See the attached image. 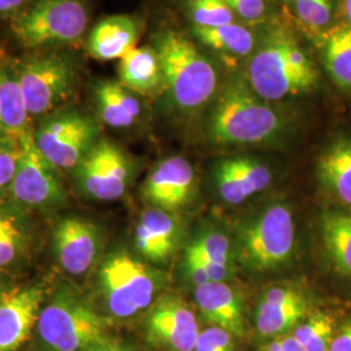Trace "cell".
Returning <instances> with one entry per match:
<instances>
[{"mask_svg": "<svg viewBox=\"0 0 351 351\" xmlns=\"http://www.w3.org/2000/svg\"><path fill=\"white\" fill-rule=\"evenodd\" d=\"M326 258L339 276L351 278V207L324 210L319 219Z\"/></svg>", "mask_w": 351, "mask_h": 351, "instance_id": "24", "label": "cell"}, {"mask_svg": "<svg viewBox=\"0 0 351 351\" xmlns=\"http://www.w3.org/2000/svg\"><path fill=\"white\" fill-rule=\"evenodd\" d=\"M281 14L314 42L339 21V0H278Z\"/></svg>", "mask_w": 351, "mask_h": 351, "instance_id": "27", "label": "cell"}, {"mask_svg": "<svg viewBox=\"0 0 351 351\" xmlns=\"http://www.w3.org/2000/svg\"><path fill=\"white\" fill-rule=\"evenodd\" d=\"M46 295L45 285H33L11 289L0 300V351H17L25 345Z\"/></svg>", "mask_w": 351, "mask_h": 351, "instance_id": "14", "label": "cell"}, {"mask_svg": "<svg viewBox=\"0 0 351 351\" xmlns=\"http://www.w3.org/2000/svg\"><path fill=\"white\" fill-rule=\"evenodd\" d=\"M241 71L262 98L277 104L313 94L322 81L303 36L282 14L264 24L256 49Z\"/></svg>", "mask_w": 351, "mask_h": 351, "instance_id": "2", "label": "cell"}, {"mask_svg": "<svg viewBox=\"0 0 351 351\" xmlns=\"http://www.w3.org/2000/svg\"><path fill=\"white\" fill-rule=\"evenodd\" d=\"M30 129L16 65L0 59V137H21Z\"/></svg>", "mask_w": 351, "mask_h": 351, "instance_id": "28", "label": "cell"}, {"mask_svg": "<svg viewBox=\"0 0 351 351\" xmlns=\"http://www.w3.org/2000/svg\"><path fill=\"white\" fill-rule=\"evenodd\" d=\"M226 3L239 21L249 25H263L281 14L280 5L267 0H226Z\"/></svg>", "mask_w": 351, "mask_h": 351, "instance_id": "33", "label": "cell"}, {"mask_svg": "<svg viewBox=\"0 0 351 351\" xmlns=\"http://www.w3.org/2000/svg\"><path fill=\"white\" fill-rule=\"evenodd\" d=\"M107 323L82 295L62 287L42 307L38 336L47 351H85L104 339Z\"/></svg>", "mask_w": 351, "mask_h": 351, "instance_id": "5", "label": "cell"}, {"mask_svg": "<svg viewBox=\"0 0 351 351\" xmlns=\"http://www.w3.org/2000/svg\"><path fill=\"white\" fill-rule=\"evenodd\" d=\"M3 190H4V188H3V186H0V195H1V193H3Z\"/></svg>", "mask_w": 351, "mask_h": 351, "instance_id": "44", "label": "cell"}, {"mask_svg": "<svg viewBox=\"0 0 351 351\" xmlns=\"http://www.w3.org/2000/svg\"><path fill=\"white\" fill-rule=\"evenodd\" d=\"M85 351H126L124 348H121L120 345L107 341V339H101L99 342H97L95 345L90 346Z\"/></svg>", "mask_w": 351, "mask_h": 351, "instance_id": "39", "label": "cell"}, {"mask_svg": "<svg viewBox=\"0 0 351 351\" xmlns=\"http://www.w3.org/2000/svg\"><path fill=\"white\" fill-rule=\"evenodd\" d=\"M180 226L173 213L152 207L141 215L134 242L139 254L154 263H163L175 252Z\"/></svg>", "mask_w": 351, "mask_h": 351, "instance_id": "20", "label": "cell"}, {"mask_svg": "<svg viewBox=\"0 0 351 351\" xmlns=\"http://www.w3.org/2000/svg\"><path fill=\"white\" fill-rule=\"evenodd\" d=\"M142 32V20L134 14L106 16L90 30L86 50L98 62L120 60L137 47Z\"/></svg>", "mask_w": 351, "mask_h": 351, "instance_id": "19", "label": "cell"}, {"mask_svg": "<svg viewBox=\"0 0 351 351\" xmlns=\"http://www.w3.org/2000/svg\"><path fill=\"white\" fill-rule=\"evenodd\" d=\"M21 137H0V186L3 188L11 185L16 173L23 152Z\"/></svg>", "mask_w": 351, "mask_h": 351, "instance_id": "34", "label": "cell"}, {"mask_svg": "<svg viewBox=\"0 0 351 351\" xmlns=\"http://www.w3.org/2000/svg\"><path fill=\"white\" fill-rule=\"evenodd\" d=\"M119 82L142 97L159 95L164 91L162 62L158 51L149 43L137 46L119 60Z\"/></svg>", "mask_w": 351, "mask_h": 351, "instance_id": "23", "label": "cell"}, {"mask_svg": "<svg viewBox=\"0 0 351 351\" xmlns=\"http://www.w3.org/2000/svg\"><path fill=\"white\" fill-rule=\"evenodd\" d=\"M23 152L10 189L14 201L32 208H51L65 201L58 169L38 150L30 129L21 137Z\"/></svg>", "mask_w": 351, "mask_h": 351, "instance_id": "10", "label": "cell"}, {"mask_svg": "<svg viewBox=\"0 0 351 351\" xmlns=\"http://www.w3.org/2000/svg\"><path fill=\"white\" fill-rule=\"evenodd\" d=\"M53 249L65 272L72 276H82L98 258L101 249L99 230L85 219L64 217L55 226Z\"/></svg>", "mask_w": 351, "mask_h": 351, "instance_id": "15", "label": "cell"}, {"mask_svg": "<svg viewBox=\"0 0 351 351\" xmlns=\"http://www.w3.org/2000/svg\"><path fill=\"white\" fill-rule=\"evenodd\" d=\"M351 27V0H339V21Z\"/></svg>", "mask_w": 351, "mask_h": 351, "instance_id": "38", "label": "cell"}, {"mask_svg": "<svg viewBox=\"0 0 351 351\" xmlns=\"http://www.w3.org/2000/svg\"><path fill=\"white\" fill-rule=\"evenodd\" d=\"M194 351H234L233 336L221 328L210 326L199 333Z\"/></svg>", "mask_w": 351, "mask_h": 351, "instance_id": "35", "label": "cell"}, {"mask_svg": "<svg viewBox=\"0 0 351 351\" xmlns=\"http://www.w3.org/2000/svg\"><path fill=\"white\" fill-rule=\"evenodd\" d=\"M194 298L208 324L224 329L233 337L245 335L242 303L237 293L226 282H207L195 287Z\"/></svg>", "mask_w": 351, "mask_h": 351, "instance_id": "22", "label": "cell"}, {"mask_svg": "<svg viewBox=\"0 0 351 351\" xmlns=\"http://www.w3.org/2000/svg\"><path fill=\"white\" fill-rule=\"evenodd\" d=\"M336 320L326 313H315L295 326L293 337L297 339L306 351H329L335 337Z\"/></svg>", "mask_w": 351, "mask_h": 351, "instance_id": "29", "label": "cell"}, {"mask_svg": "<svg viewBox=\"0 0 351 351\" xmlns=\"http://www.w3.org/2000/svg\"><path fill=\"white\" fill-rule=\"evenodd\" d=\"M267 1H269V3H274V4H277V5H280V1H278V0H267Z\"/></svg>", "mask_w": 351, "mask_h": 351, "instance_id": "43", "label": "cell"}, {"mask_svg": "<svg viewBox=\"0 0 351 351\" xmlns=\"http://www.w3.org/2000/svg\"><path fill=\"white\" fill-rule=\"evenodd\" d=\"M14 65L30 117L47 116L73 97L78 68L68 53L37 51Z\"/></svg>", "mask_w": 351, "mask_h": 351, "instance_id": "7", "label": "cell"}, {"mask_svg": "<svg viewBox=\"0 0 351 351\" xmlns=\"http://www.w3.org/2000/svg\"><path fill=\"white\" fill-rule=\"evenodd\" d=\"M86 0H32L12 17L13 36L27 50H59L75 46L86 34Z\"/></svg>", "mask_w": 351, "mask_h": 351, "instance_id": "4", "label": "cell"}, {"mask_svg": "<svg viewBox=\"0 0 351 351\" xmlns=\"http://www.w3.org/2000/svg\"><path fill=\"white\" fill-rule=\"evenodd\" d=\"M25 246V229L21 217L0 207V268L8 267L20 256Z\"/></svg>", "mask_w": 351, "mask_h": 351, "instance_id": "30", "label": "cell"}, {"mask_svg": "<svg viewBox=\"0 0 351 351\" xmlns=\"http://www.w3.org/2000/svg\"><path fill=\"white\" fill-rule=\"evenodd\" d=\"M329 351H351V319L336 332Z\"/></svg>", "mask_w": 351, "mask_h": 351, "instance_id": "36", "label": "cell"}, {"mask_svg": "<svg viewBox=\"0 0 351 351\" xmlns=\"http://www.w3.org/2000/svg\"><path fill=\"white\" fill-rule=\"evenodd\" d=\"M94 95L101 121L113 129L130 128L138 121L142 114V103L138 95L123 86L119 81H99Z\"/></svg>", "mask_w": 351, "mask_h": 351, "instance_id": "26", "label": "cell"}, {"mask_svg": "<svg viewBox=\"0 0 351 351\" xmlns=\"http://www.w3.org/2000/svg\"><path fill=\"white\" fill-rule=\"evenodd\" d=\"M38 150L56 169H75L99 139L97 121L80 110L47 114L33 130Z\"/></svg>", "mask_w": 351, "mask_h": 351, "instance_id": "8", "label": "cell"}, {"mask_svg": "<svg viewBox=\"0 0 351 351\" xmlns=\"http://www.w3.org/2000/svg\"><path fill=\"white\" fill-rule=\"evenodd\" d=\"M32 0H0V17H11L21 12Z\"/></svg>", "mask_w": 351, "mask_h": 351, "instance_id": "37", "label": "cell"}, {"mask_svg": "<svg viewBox=\"0 0 351 351\" xmlns=\"http://www.w3.org/2000/svg\"><path fill=\"white\" fill-rule=\"evenodd\" d=\"M263 25L237 21L217 27L190 26V34L228 72H233L241 71L250 59L261 40Z\"/></svg>", "mask_w": 351, "mask_h": 351, "instance_id": "13", "label": "cell"}, {"mask_svg": "<svg viewBox=\"0 0 351 351\" xmlns=\"http://www.w3.org/2000/svg\"><path fill=\"white\" fill-rule=\"evenodd\" d=\"M185 252L213 263L229 264L232 245L226 234L220 232L206 230L191 241Z\"/></svg>", "mask_w": 351, "mask_h": 351, "instance_id": "32", "label": "cell"}, {"mask_svg": "<svg viewBox=\"0 0 351 351\" xmlns=\"http://www.w3.org/2000/svg\"><path fill=\"white\" fill-rule=\"evenodd\" d=\"M262 351H284V339H276L269 342Z\"/></svg>", "mask_w": 351, "mask_h": 351, "instance_id": "41", "label": "cell"}, {"mask_svg": "<svg viewBox=\"0 0 351 351\" xmlns=\"http://www.w3.org/2000/svg\"><path fill=\"white\" fill-rule=\"evenodd\" d=\"M98 282L108 313L119 319L149 308L158 290L155 274L126 252H114L104 261Z\"/></svg>", "mask_w": 351, "mask_h": 351, "instance_id": "9", "label": "cell"}, {"mask_svg": "<svg viewBox=\"0 0 351 351\" xmlns=\"http://www.w3.org/2000/svg\"><path fill=\"white\" fill-rule=\"evenodd\" d=\"M213 177L223 201L241 204L268 188L274 173L262 160L254 156L237 155L216 164Z\"/></svg>", "mask_w": 351, "mask_h": 351, "instance_id": "17", "label": "cell"}, {"mask_svg": "<svg viewBox=\"0 0 351 351\" xmlns=\"http://www.w3.org/2000/svg\"><path fill=\"white\" fill-rule=\"evenodd\" d=\"M195 173L182 156H171L156 164L143 185V197L152 207L175 213L193 195Z\"/></svg>", "mask_w": 351, "mask_h": 351, "instance_id": "16", "label": "cell"}, {"mask_svg": "<svg viewBox=\"0 0 351 351\" xmlns=\"http://www.w3.org/2000/svg\"><path fill=\"white\" fill-rule=\"evenodd\" d=\"M282 339H284V351H306L301 343L293 336L284 337Z\"/></svg>", "mask_w": 351, "mask_h": 351, "instance_id": "40", "label": "cell"}, {"mask_svg": "<svg viewBox=\"0 0 351 351\" xmlns=\"http://www.w3.org/2000/svg\"><path fill=\"white\" fill-rule=\"evenodd\" d=\"M132 164L119 145L99 138L75 168L77 184L90 198L116 201L124 195Z\"/></svg>", "mask_w": 351, "mask_h": 351, "instance_id": "11", "label": "cell"}, {"mask_svg": "<svg viewBox=\"0 0 351 351\" xmlns=\"http://www.w3.org/2000/svg\"><path fill=\"white\" fill-rule=\"evenodd\" d=\"M150 43L162 62L163 94L171 110L189 119L206 113L224 82L223 65L193 37L172 27L156 32Z\"/></svg>", "mask_w": 351, "mask_h": 351, "instance_id": "3", "label": "cell"}, {"mask_svg": "<svg viewBox=\"0 0 351 351\" xmlns=\"http://www.w3.org/2000/svg\"><path fill=\"white\" fill-rule=\"evenodd\" d=\"M320 188L342 207H351V136H337L316 162Z\"/></svg>", "mask_w": 351, "mask_h": 351, "instance_id": "21", "label": "cell"}, {"mask_svg": "<svg viewBox=\"0 0 351 351\" xmlns=\"http://www.w3.org/2000/svg\"><path fill=\"white\" fill-rule=\"evenodd\" d=\"M294 129L291 112L262 98L242 71L226 73L204 116L206 136L217 146H275Z\"/></svg>", "mask_w": 351, "mask_h": 351, "instance_id": "1", "label": "cell"}, {"mask_svg": "<svg viewBox=\"0 0 351 351\" xmlns=\"http://www.w3.org/2000/svg\"><path fill=\"white\" fill-rule=\"evenodd\" d=\"M10 290H11V289L7 288V287L0 281V300H1Z\"/></svg>", "mask_w": 351, "mask_h": 351, "instance_id": "42", "label": "cell"}, {"mask_svg": "<svg viewBox=\"0 0 351 351\" xmlns=\"http://www.w3.org/2000/svg\"><path fill=\"white\" fill-rule=\"evenodd\" d=\"M317 62L342 91H351V27L337 23L314 42Z\"/></svg>", "mask_w": 351, "mask_h": 351, "instance_id": "25", "label": "cell"}, {"mask_svg": "<svg viewBox=\"0 0 351 351\" xmlns=\"http://www.w3.org/2000/svg\"><path fill=\"white\" fill-rule=\"evenodd\" d=\"M308 311L310 303L301 290L293 287H274L258 302L256 330L263 337L282 335L300 326Z\"/></svg>", "mask_w": 351, "mask_h": 351, "instance_id": "18", "label": "cell"}, {"mask_svg": "<svg viewBox=\"0 0 351 351\" xmlns=\"http://www.w3.org/2000/svg\"><path fill=\"white\" fill-rule=\"evenodd\" d=\"M145 330L150 343L167 351H194L201 333L193 310L176 295H164L151 307Z\"/></svg>", "mask_w": 351, "mask_h": 351, "instance_id": "12", "label": "cell"}, {"mask_svg": "<svg viewBox=\"0 0 351 351\" xmlns=\"http://www.w3.org/2000/svg\"><path fill=\"white\" fill-rule=\"evenodd\" d=\"M185 11L191 26L198 27H217L239 21L226 0H188Z\"/></svg>", "mask_w": 351, "mask_h": 351, "instance_id": "31", "label": "cell"}, {"mask_svg": "<svg viewBox=\"0 0 351 351\" xmlns=\"http://www.w3.org/2000/svg\"><path fill=\"white\" fill-rule=\"evenodd\" d=\"M295 247V221L288 204L267 206L237 230L236 252L242 265L256 274L288 263Z\"/></svg>", "mask_w": 351, "mask_h": 351, "instance_id": "6", "label": "cell"}]
</instances>
